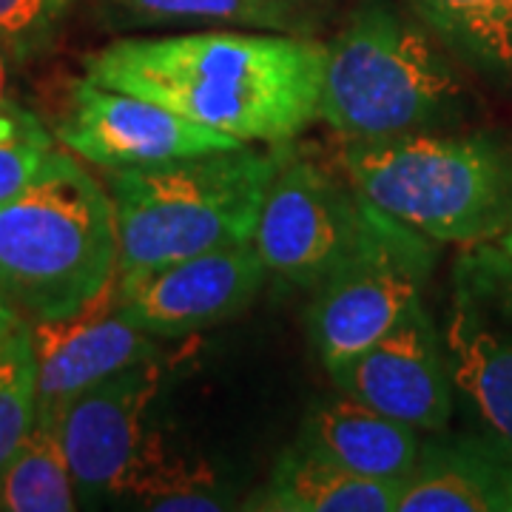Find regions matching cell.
<instances>
[{"mask_svg": "<svg viewBox=\"0 0 512 512\" xmlns=\"http://www.w3.org/2000/svg\"><path fill=\"white\" fill-rule=\"evenodd\" d=\"M504 512H512V461H507L504 470Z\"/></svg>", "mask_w": 512, "mask_h": 512, "instance_id": "cell-26", "label": "cell"}, {"mask_svg": "<svg viewBox=\"0 0 512 512\" xmlns=\"http://www.w3.org/2000/svg\"><path fill=\"white\" fill-rule=\"evenodd\" d=\"M504 470L507 461L478 441L421 444L396 512H504Z\"/></svg>", "mask_w": 512, "mask_h": 512, "instance_id": "cell-16", "label": "cell"}, {"mask_svg": "<svg viewBox=\"0 0 512 512\" xmlns=\"http://www.w3.org/2000/svg\"><path fill=\"white\" fill-rule=\"evenodd\" d=\"M325 43L293 32L200 29L120 37L86 57V77L140 94L239 143L282 146L319 120Z\"/></svg>", "mask_w": 512, "mask_h": 512, "instance_id": "cell-1", "label": "cell"}, {"mask_svg": "<svg viewBox=\"0 0 512 512\" xmlns=\"http://www.w3.org/2000/svg\"><path fill=\"white\" fill-rule=\"evenodd\" d=\"M396 481H379L293 441L274 461L242 510L256 512H396Z\"/></svg>", "mask_w": 512, "mask_h": 512, "instance_id": "cell-15", "label": "cell"}, {"mask_svg": "<svg viewBox=\"0 0 512 512\" xmlns=\"http://www.w3.org/2000/svg\"><path fill=\"white\" fill-rule=\"evenodd\" d=\"M37 367V419H60L63 407L97 382L157 359L151 336L117 311V276L83 308L29 322Z\"/></svg>", "mask_w": 512, "mask_h": 512, "instance_id": "cell-13", "label": "cell"}, {"mask_svg": "<svg viewBox=\"0 0 512 512\" xmlns=\"http://www.w3.org/2000/svg\"><path fill=\"white\" fill-rule=\"evenodd\" d=\"M12 63H15V60L0 49V103L12 100V97H9V66H12Z\"/></svg>", "mask_w": 512, "mask_h": 512, "instance_id": "cell-25", "label": "cell"}, {"mask_svg": "<svg viewBox=\"0 0 512 512\" xmlns=\"http://www.w3.org/2000/svg\"><path fill=\"white\" fill-rule=\"evenodd\" d=\"M433 265V239L382 211L365 245L313 288L305 325L325 370L379 342L421 305Z\"/></svg>", "mask_w": 512, "mask_h": 512, "instance_id": "cell-6", "label": "cell"}, {"mask_svg": "<svg viewBox=\"0 0 512 512\" xmlns=\"http://www.w3.org/2000/svg\"><path fill=\"white\" fill-rule=\"evenodd\" d=\"M114 26H237L265 32L308 29V12L291 0H94Z\"/></svg>", "mask_w": 512, "mask_h": 512, "instance_id": "cell-17", "label": "cell"}, {"mask_svg": "<svg viewBox=\"0 0 512 512\" xmlns=\"http://www.w3.org/2000/svg\"><path fill=\"white\" fill-rule=\"evenodd\" d=\"M55 137L74 157L106 171L146 168L245 146L237 137L200 126L154 100L106 89L89 77L72 86Z\"/></svg>", "mask_w": 512, "mask_h": 512, "instance_id": "cell-9", "label": "cell"}, {"mask_svg": "<svg viewBox=\"0 0 512 512\" xmlns=\"http://www.w3.org/2000/svg\"><path fill=\"white\" fill-rule=\"evenodd\" d=\"M339 393L424 433H444L453 419V379L439 328L416 305L379 342L330 370Z\"/></svg>", "mask_w": 512, "mask_h": 512, "instance_id": "cell-12", "label": "cell"}, {"mask_svg": "<svg viewBox=\"0 0 512 512\" xmlns=\"http://www.w3.org/2000/svg\"><path fill=\"white\" fill-rule=\"evenodd\" d=\"M421 23L478 72L512 77V0H410Z\"/></svg>", "mask_w": 512, "mask_h": 512, "instance_id": "cell-18", "label": "cell"}, {"mask_svg": "<svg viewBox=\"0 0 512 512\" xmlns=\"http://www.w3.org/2000/svg\"><path fill=\"white\" fill-rule=\"evenodd\" d=\"M3 512H72L77 510L69 458L57 421L37 419L18 453L0 470Z\"/></svg>", "mask_w": 512, "mask_h": 512, "instance_id": "cell-19", "label": "cell"}, {"mask_svg": "<svg viewBox=\"0 0 512 512\" xmlns=\"http://www.w3.org/2000/svg\"><path fill=\"white\" fill-rule=\"evenodd\" d=\"M117 498H131L137 507L157 512H217L228 507L220 481L205 464L171 456L151 433H146L143 450Z\"/></svg>", "mask_w": 512, "mask_h": 512, "instance_id": "cell-20", "label": "cell"}, {"mask_svg": "<svg viewBox=\"0 0 512 512\" xmlns=\"http://www.w3.org/2000/svg\"><path fill=\"white\" fill-rule=\"evenodd\" d=\"M55 134L15 100L0 103V205L18 197L55 151Z\"/></svg>", "mask_w": 512, "mask_h": 512, "instance_id": "cell-22", "label": "cell"}, {"mask_svg": "<svg viewBox=\"0 0 512 512\" xmlns=\"http://www.w3.org/2000/svg\"><path fill=\"white\" fill-rule=\"evenodd\" d=\"M461 80L390 0H362L325 46L319 120L345 140L421 134L458 117Z\"/></svg>", "mask_w": 512, "mask_h": 512, "instance_id": "cell-4", "label": "cell"}, {"mask_svg": "<svg viewBox=\"0 0 512 512\" xmlns=\"http://www.w3.org/2000/svg\"><path fill=\"white\" fill-rule=\"evenodd\" d=\"M501 251H507V254L512 256V228L504 234V237H501Z\"/></svg>", "mask_w": 512, "mask_h": 512, "instance_id": "cell-27", "label": "cell"}, {"mask_svg": "<svg viewBox=\"0 0 512 512\" xmlns=\"http://www.w3.org/2000/svg\"><path fill=\"white\" fill-rule=\"evenodd\" d=\"M117 276L111 194L55 148L18 197L0 205V293L26 322L83 308Z\"/></svg>", "mask_w": 512, "mask_h": 512, "instance_id": "cell-3", "label": "cell"}, {"mask_svg": "<svg viewBox=\"0 0 512 512\" xmlns=\"http://www.w3.org/2000/svg\"><path fill=\"white\" fill-rule=\"evenodd\" d=\"M282 165L285 151H256L245 143L109 171L117 276L254 242L262 202Z\"/></svg>", "mask_w": 512, "mask_h": 512, "instance_id": "cell-2", "label": "cell"}, {"mask_svg": "<svg viewBox=\"0 0 512 512\" xmlns=\"http://www.w3.org/2000/svg\"><path fill=\"white\" fill-rule=\"evenodd\" d=\"M342 171L387 217L433 242H484L512 228V154L490 137L348 140Z\"/></svg>", "mask_w": 512, "mask_h": 512, "instance_id": "cell-5", "label": "cell"}, {"mask_svg": "<svg viewBox=\"0 0 512 512\" xmlns=\"http://www.w3.org/2000/svg\"><path fill=\"white\" fill-rule=\"evenodd\" d=\"M453 390L478 444L512 461V256H464L441 328Z\"/></svg>", "mask_w": 512, "mask_h": 512, "instance_id": "cell-7", "label": "cell"}, {"mask_svg": "<svg viewBox=\"0 0 512 512\" xmlns=\"http://www.w3.org/2000/svg\"><path fill=\"white\" fill-rule=\"evenodd\" d=\"M69 9L72 0H0V49L12 60L43 52Z\"/></svg>", "mask_w": 512, "mask_h": 512, "instance_id": "cell-23", "label": "cell"}, {"mask_svg": "<svg viewBox=\"0 0 512 512\" xmlns=\"http://www.w3.org/2000/svg\"><path fill=\"white\" fill-rule=\"evenodd\" d=\"M268 276L254 242L117 276V311L157 339L211 328L239 313Z\"/></svg>", "mask_w": 512, "mask_h": 512, "instance_id": "cell-10", "label": "cell"}, {"mask_svg": "<svg viewBox=\"0 0 512 512\" xmlns=\"http://www.w3.org/2000/svg\"><path fill=\"white\" fill-rule=\"evenodd\" d=\"M296 441L353 473L402 484L421 453L419 430L336 390L302 419Z\"/></svg>", "mask_w": 512, "mask_h": 512, "instance_id": "cell-14", "label": "cell"}, {"mask_svg": "<svg viewBox=\"0 0 512 512\" xmlns=\"http://www.w3.org/2000/svg\"><path fill=\"white\" fill-rule=\"evenodd\" d=\"M379 214L348 177L342 183L322 165L285 160L262 202L254 248L268 274L316 288L365 245Z\"/></svg>", "mask_w": 512, "mask_h": 512, "instance_id": "cell-8", "label": "cell"}, {"mask_svg": "<svg viewBox=\"0 0 512 512\" xmlns=\"http://www.w3.org/2000/svg\"><path fill=\"white\" fill-rule=\"evenodd\" d=\"M37 421V367L32 330L23 322L0 353V470Z\"/></svg>", "mask_w": 512, "mask_h": 512, "instance_id": "cell-21", "label": "cell"}, {"mask_svg": "<svg viewBox=\"0 0 512 512\" xmlns=\"http://www.w3.org/2000/svg\"><path fill=\"white\" fill-rule=\"evenodd\" d=\"M23 322H26V319L15 311V305L0 293V353L9 345V339L15 336V330H18Z\"/></svg>", "mask_w": 512, "mask_h": 512, "instance_id": "cell-24", "label": "cell"}, {"mask_svg": "<svg viewBox=\"0 0 512 512\" xmlns=\"http://www.w3.org/2000/svg\"><path fill=\"white\" fill-rule=\"evenodd\" d=\"M291 3H302V6H305V3H308V0H291Z\"/></svg>", "mask_w": 512, "mask_h": 512, "instance_id": "cell-28", "label": "cell"}, {"mask_svg": "<svg viewBox=\"0 0 512 512\" xmlns=\"http://www.w3.org/2000/svg\"><path fill=\"white\" fill-rule=\"evenodd\" d=\"M157 359L131 365L97 382L63 407L57 430L69 458L77 507L120 495L146 441L148 407L160 390Z\"/></svg>", "mask_w": 512, "mask_h": 512, "instance_id": "cell-11", "label": "cell"}]
</instances>
